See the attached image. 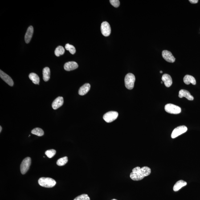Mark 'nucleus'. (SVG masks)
<instances>
[{
  "label": "nucleus",
  "instance_id": "nucleus-1",
  "mask_svg": "<svg viewBox=\"0 0 200 200\" xmlns=\"http://www.w3.org/2000/svg\"><path fill=\"white\" fill-rule=\"evenodd\" d=\"M151 172V169L148 167L144 166L142 168L139 166L136 167L132 169V172L131 173L130 177L133 181H140L145 177L149 176Z\"/></svg>",
  "mask_w": 200,
  "mask_h": 200
},
{
  "label": "nucleus",
  "instance_id": "nucleus-2",
  "mask_svg": "<svg viewBox=\"0 0 200 200\" xmlns=\"http://www.w3.org/2000/svg\"><path fill=\"white\" fill-rule=\"evenodd\" d=\"M38 183L43 187L51 188L55 186L56 182L55 180L50 177H42L38 180Z\"/></svg>",
  "mask_w": 200,
  "mask_h": 200
},
{
  "label": "nucleus",
  "instance_id": "nucleus-3",
  "mask_svg": "<svg viewBox=\"0 0 200 200\" xmlns=\"http://www.w3.org/2000/svg\"><path fill=\"white\" fill-rule=\"evenodd\" d=\"M135 81V77L133 74H127L124 78V83L126 87L128 89H133Z\"/></svg>",
  "mask_w": 200,
  "mask_h": 200
},
{
  "label": "nucleus",
  "instance_id": "nucleus-4",
  "mask_svg": "<svg viewBox=\"0 0 200 200\" xmlns=\"http://www.w3.org/2000/svg\"><path fill=\"white\" fill-rule=\"evenodd\" d=\"M31 164V159L30 157H26L24 159L21 164L20 167L21 173L22 175H24L27 173L30 169Z\"/></svg>",
  "mask_w": 200,
  "mask_h": 200
},
{
  "label": "nucleus",
  "instance_id": "nucleus-5",
  "mask_svg": "<svg viewBox=\"0 0 200 200\" xmlns=\"http://www.w3.org/2000/svg\"><path fill=\"white\" fill-rule=\"evenodd\" d=\"M165 109L168 113L177 114L181 112V109L180 107L173 104H168L165 105Z\"/></svg>",
  "mask_w": 200,
  "mask_h": 200
},
{
  "label": "nucleus",
  "instance_id": "nucleus-6",
  "mask_svg": "<svg viewBox=\"0 0 200 200\" xmlns=\"http://www.w3.org/2000/svg\"><path fill=\"white\" fill-rule=\"evenodd\" d=\"M118 113L116 111H110L104 115L103 119L107 123H111L117 118Z\"/></svg>",
  "mask_w": 200,
  "mask_h": 200
},
{
  "label": "nucleus",
  "instance_id": "nucleus-7",
  "mask_svg": "<svg viewBox=\"0 0 200 200\" xmlns=\"http://www.w3.org/2000/svg\"><path fill=\"white\" fill-rule=\"evenodd\" d=\"M188 128L185 126H181L177 127L173 130L171 134V137L174 139L186 132Z\"/></svg>",
  "mask_w": 200,
  "mask_h": 200
},
{
  "label": "nucleus",
  "instance_id": "nucleus-8",
  "mask_svg": "<svg viewBox=\"0 0 200 200\" xmlns=\"http://www.w3.org/2000/svg\"><path fill=\"white\" fill-rule=\"evenodd\" d=\"M102 34L104 36H109L111 33V27L109 24L107 22H104L102 23L101 27Z\"/></svg>",
  "mask_w": 200,
  "mask_h": 200
},
{
  "label": "nucleus",
  "instance_id": "nucleus-9",
  "mask_svg": "<svg viewBox=\"0 0 200 200\" xmlns=\"http://www.w3.org/2000/svg\"><path fill=\"white\" fill-rule=\"evenodd\" d=\"M163 58L168 62L173 63L175 60V58L173 56V54L170 51L164 50L162 52Z\"/></svg>",
  "mask_w": 200,
  "mask_h": 200
},
{
  "label": "nucleus",
  "instance_id": "nucleus-10",
  "mask_svg": "<svg viewBox=\"0 0 200 200\" xmlns=\"http://www.w3.org/2000/svg\"><path fill=\"white\" fill-rule=\"evenodd\" d=\"M0 77L5 82L7 83L9 86L12 87L14 85V82L10 77L7 74L5 73L1 70L0 71Z\"/></svg>",
  "mask_w": 200,
  "mask_h": 200
},
{
  "label": "nucleus",
  "instance_id": "nucleus-11",
  "mask_svg": "<svg viewBox=\"0 0 200 200\" xmlns=\"http://www.w3.org/2000/svg\"><path fill=\"white\" fill-rule=\"evenodd\" d=\"M78 67V65L76 62L74 61L69 62L65 63L64 68L65 70L67 71H72Z\"/></svg>",
  "mask_w": 200,
  "mask_h": 200
},
{
  "label": "nucleus",
  "instance_id": "nucleus-12",
  "mask_svg": "<svg viewBox=\"0 0 200 200\" xmlns=\"http://www.w3.org/2000/svg\"><path fill=\"white\" fill-rule=\"evenodd\" d=\"M64 103L63 98L62 97L59 96L54 100L52 104V107L53 109H57L60 108L63 105Z\"/></svg>",
  "mask_w": 200,
  "mask_h": 200
},
{
  "label": "nucleus",
  "instance_id": "nucleus-13",
  "mask_svg": "<svg viewBox=\"0 0 200 200\" xmlns=\"http://www.w3.org/2000/svg\"><path fill=\"white\" fill-rule=\"evenodd\" d=\"M162 80L164 82L165 86L167 87H170L173 84V80L171 77L168 74H165L163 75Z\"/></svg>",
  "mask_w": 200,
  "mask_h": 200
},
{
  "label": "nucleus",
  "instance_id": "nucleus-14",
  "mask_svg": "<svg viewBox=\"0 0 200 200\" xmlns=\"http://www.w3.org/2000/svg\"><path fill=\"white\" fill-rule=\"evenodd\" d=\"M179 97L180 98H186L189 100H193L194 99V98L190 94L188 91L184 89L180 90L179 94Z\"/></svg>",
  "mask_w": 200,
  "mask_h": 200
},
{
  "label": "nucleus",
  "instance_id": "nucleus-15",
  "mask_svg": "<svg viewBox=\"0 0 200 200\" xmlns=\"http://www.w3.org/2000/svg\"><path fill=\"white\" fill-rule=\"evenodd\" d=\"M33 33H34V28L32 26H30L28 28L27 32H26L25 35V41L26 43H30L32 38Z\"/></svg>",
  "mask_w": 200,
  "mask_h": 200
},
{
  "label": "nucleus",
  "instance_id": "nucleus-16",
  "mask_svg": "<svg viewBox=\"0 0 200 200\" xmlns=\"http://www.w3.org/2000/svg\"><path fill=\"white\" fill-rule=\"evenodd\" d=\"M91 88V85L89 83L85 84L79 89L78 93L79 95L83 96L86 94L89 91Z\"/></svg>",
  "mask_w": 200,
  "mask_h": 200
},
{
  "label": "nucleus",
  "instance_id": "nucleus-17",
  "mask_svg": "<svg viewBox=\"0 0 200 200\" xmlns=\"http://www.w3.org/2000/svg\"><path fill=\"white\" fill-rule=\"evenodd\" d=\"M184 82L186 85H189L190 83H192L193 85L196 84L195 79L191 75H185L184 78Z\"/></svg>",
  "mask_w": 200,
  "mask_h": 200
},
{
  "label": "nucleus",
  "instance_id": "nucleus-18",
  "mask_svg": "<svg viewBox=\"0 0 200 200\" xmlns=\"http://www.w3.org/2000/svg\"><path fill=\"white\" fill-rule=\"evenodd\" d=\"M187 185V182L183 180H180L177 181L175 184L173 188V190L175 192H177L179 190L183 187Z\"/></svg>",
  "mask_w": 200,
  "mask_h": 200
},
{
  "label": "nucleus",
  "instance_id": "nucleus-19",
  "mask_svg": "<svg viewBox=\"0 0 200 200\" xmlns=\"http://www.w3.org/2000/svg\"><path fill=\"white\" fill-rule=\"evenodd\" d=\"M50 70L48 67H45L43 70V78L45 81L49 80L50 77Z\"/></svg>",
  "mask_w": 200,
  "mask_h": 200
},
{
  "label": "nucleus",
  "instance_id": "nucleus-20",
  "mask_svg": "<svg viewBox=\"0 0 200 200\" xmlns=\"http://www.w3.org/2000/svg\"><path fill=\"white\" fill-rule=\"evenodd\" d=\"M29 78L32 81L33 83L35 84H39L40 79L39 77L36 74L34 73H32L29 75Z\"/></svg>",
  "mask_w": 200,
  "mask_h": 200
},
{
  "label": "nucleus",
  "instance_id": "nucleus-21",
  "mask_svg": "<svg viewBox=\"0 0 200 200\" xmlns=\"http://www.w3.org/2000/svg\"><path fill=\"white\" fill-rule=\"evenodd\" d=\"M65 50L63 46H58L55 51V54L56 56H59L60 55H63L65 53Z\"/></svg>",
  "mask_w": 200,
  "mask_h": 200
},
{
  "label": "nucleus",
  "instance_id": "nucleus-22",
  "mask_svg": "<svg viewBox=\"0 0 200 200\" xmlns=\"http://www.w3.org/2000/svg\"><path fill=\"white\" fill-rule=\"evenodd\" d=\"M32 133L38 136H41L44 135V132L41 128H37L33 129L31 131Z\"/></svg>",
  "mask_w": 200,
  "mask_h": 200
},
{
  "label": "nucleus",
  "instance_id": "nucleus-23",
  "mask_svg": "<svg viewBox=\"0 0 200 200\" xmlns=\"http://www.w3.org/2000/svg\"><path fill=\"white\" fill-rule=\"evenodd\" d=\"M68 162V158L67 157H62V158L59 159L57 161V165L59 166H64Z\"/></svg>",
  "mask_w": 200,
  "mask_h": 200
},
{
  "label": "nucleus",
  "instance_id": "nucleus-24",
  "mask_svg": "<svg viewBox=\"0 0 200 200\" xmlns=\"http://www.w3.org/2000/svg\"><path fill=\"white\" fill-rule=\"evenodd\" d=\"M65 48L66 50L69 51L70 53L72 55H74L76 53V50L75 47L72 45L69 44H67L65 46Z\"/></svg>",
  "mask_w": 200,
  "mask_h": 200
},
{
  "label": "nucleus",
  "instance_id": "nucleus-25",
  "mask_svg": "<svg viewBox=\"0 0 200 200\" xmlns=\"http://www.w3.org/2000/svg\"><path fill=\"white\" fill-rule=\"evenodd\" d=\"M56 153V151L54 149H50L46 151L45 152V154L49 158H51L55 155Z\"/></svg>",
  "mask_w": 200,
  "mask_h": 200
},
{
  "label": "nucleus",
  "instance_id": "nucleus-26",
  "mask_svg": "<svg viewBox=\"0 0 200 200\" xmlns=\"http://www.w3.org/2000/svg\"><path fill=\"white\" fill-rule=\"evenodd\" d=\"M74 200H90V199L87 195L84 194L78 196Z\"/></svg>",
  "mask_w": 200,
  "mask_h": 200
},
{
  "label": "nucleus",
  "instance_id": "nucleus-27",
  "mask_svg": "<svg viewBox=\"0 0 200 200\" xmlns=\"http://www.w3.org/2000/svg\"><path fill=\"white\" fill-rule=\"evenodd\" d=\"M111 4L115 8L118 7L120 5V1L119 0H110Z\"/></svg>",
  "mask_w": 200,
  "mask_h": 200
},
{
  "label": "nucleus",
  "instance_id": "nucleus-28",
  "mask_svg": "<svg viewBox=\"0 0 200 200\" xmlns=\"http://www.w3.org/2000/svg\"><path fill=\"white\" fill-rule=\"evenodd\" d=\"M189 1L191 3L193 4L197 3L198 2V0H190Z\"/></svg>",
  "mask_w": 200,
  "mask_h": 200
},
{
  "label": "nucleus",
  "instance_id": "nucleus-29",
  "mask_svg": "<svg viewBox=\"0 0 200 200\" xmlns=\"http://www.w3.org/2000/svg\"><path fill=\"white\" fill-rule=\"evenodd\" d=\"M0 128H1V129H0V132H1V131H2V126H0Z\"/></svg>",
  "mask_w": 200,
  "mask_h": 200
},
{
  "label": "nucleus",
  "instance_id": "nucleus-30",
  "mask_svg": "<svg viewBox=\"0 0 200 200\" xmlns=\"http://www.w3.org/2000/svg\"><path fill=\"white\" fill-rule=\"evenodd\" d=\"M162 71H160V73H161V74L162 73Z\"/></svg>",
  "mask_w": 200,
  "mask_h": 200
},
{
  "label": "nucleus",
  "instance_id": "nucleus-31",
  "mask_svg": "<svg viewBox=\"0 0 200 200\" xmlns=\"http://www.w3.org/2000/svg\"><path fill=\"white\" fill-rule=\"evenodd\" d=\"M112 200H116V199H112Z\"/></svg>",
  "mask_w": 200,
  "mask_h": 200
},
{
  "label": "nucleus",
  "instance_id": "nucleus-32",
  "mask_svg": "<svg viewBox=\"0 0 200 200\" xmlns=\"http://www.w3.org/2000/svg\"><path fill=\"white\" fill-rule=\"evenodd\" d=\"M161 83H163V82H161Z\"/></svg>",
  "mask_w": 200,
  "mask_h": 200
}]
</instances>
